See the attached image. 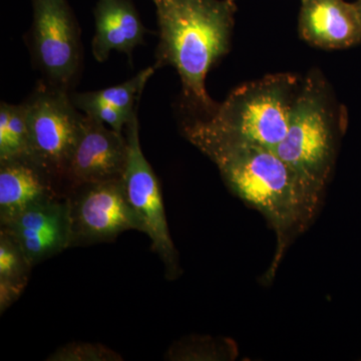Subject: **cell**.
<instances>
[{"label": "cell", "instance_id": "1", "mask_svg": "<svg viewBox=\"0 0 361 361\" xmlns=\"http://www.w3.org/2000/svg\"><path fill=\"white\" fill-rule=\"evenodd\" d=\"M183 135L219 169L233 193L262 214L277 237L267 277L274 276L289 241L303 232L295 180L275 149L213 134L190 122Z\"/></svg>", "mask_w": 361, "mask_h": 361}, {"label": "cell", "instance_id": "2", "mask_svg": "<svg viewBox=\"0 0 361 361\" xmlns=\"http://www.w3.org/2000/svg\"><path fill=\"white\" fill-rule=\"evenodd\" d=\"M232 0H158L155 2L160 37L156 68L177 71L183 94L211 114L216 104L209 97L206 78L231 44L236 6Z\"/></svg>", "mask_w": 361, "mask_h": 361}, {"label": "cell", "instance_id": "3", "mask_svg": "<svg viewBox=\"0 0 361 361\" xmlns=\"http://www.w3.org/2000/svg\"><path fill=\"white\" fill-rule=\"evenodd\" d=\"M337 120L326 84L317 75L304 80L288 130L275 152L295 180L303 231L322 202L336 161Z\"/></svg>", "mask_w": 361, "mask_h": 361}, {"label": "cell", "instance_id": "4", "mask_svg": "<svg viewBox=\"0 0 361 361\" xmlns=\"http://www.w3.org/2000/svg\"><path fill=\"white\" fill-rule=\"evenodd\" d=\"M300 85L290 73L266 75L237 87L208 118L192 123L213 134L275 149L288 130Z\"/></svg>", "mask_w": 361, "mask_h": 361}, {"label": "cell", "instance_id": "5", "mask_svg": "<svg viewBox=\"0 0 361 361\" xmlns=\"http://www.w3.org/2000/svg\"><path fill=\"white\" fill-rule=\"evenodd\" d=\"M23 106L30 133V158L66 196V174L82 134L85 114L75 108L68 90L44 82Z\"/></svg>", "mask_w": 361, "mask_h": 361}, {"label": "cell", "instance_id": "6", "mask_svg": "<svg viewBox=\"0 0 361 361\" xmlns=\"http://www.w3.org/2000/svg\"><path fill=\"white\" fill-rule=\"evenodd\" d=\"M30 49L45 84L68 90L82 63L80 32L68 0H32Z\"/></svg>", "mask_w": 361, "mask_h": 361}, {"label": "cell", "instance_id": "7", "mask_svg": "<svg viewBox=\"0 0 361 361\" xmlns=\"http://www.w3.org/2000/svg\"><path fill=\"white\" fill-rule=\"evenodd\" d=\"M137 113L125 130L128 142V161L123 182L126 195L141 224V232L148 235L155 253L165 265L166 277L174 279L179 274L178 253L171 239L161 199L158 178L140 142Z\"/></svg>", "mask_w": 361, "mask_h": 361}, {"label": "cell", "instance_id": "8", "mask_svg": "<svg viewBox=\"0 0 361 361\" xmlns=\"http://www.w3.org/2000/svg\"><path fill=\"white\" fill-rule=\"evenodd\" d=\"M66 200L70 210V247L111 242L129 230L141 231L123 179L80 185L66 194Z\"/></svg>", "mask_w": 361, "mask_h": 361}, {"label": "cell", "instance_id": "9", "mask_svg": "<svg viewBox=\"0 0 361 361\" xmlns=\"http://www.w3.org/2000/svg\"><path fill=\"white\" fill-rule=\"evenodd\" d=\"M128 161L125 134L85 115L66 180V196L73 188L123 179Z\"/></svg>", "mask_w": 361, "mask_h": 361}, {"label": "cell", "instance_id": "10", "mask_svg": "<svg viewBox=\"0 0 361 361\" xmlns=\"http://www.w3.org/2000/svg\"><path fill=\"white\" fill-rule=\"evenodd\" d=\"M1 229L13 236L30 265L70 248V210L66 197L26 209Z\"/></svg>", "mask_w": 361, "mask_h": 361}, {"label": "cell", "instance_id": "11", "mask_svg": "<svg viewBox=\"0 0 361 361\" xmlns=\"http://www.w3.org/2000/svg\"><path fill=\"white\" fill-rule=\"evenodd\" d=\"M299 32L323 49H342L361 42V20L355 4L344 0H301Z\"/></svg>", "mask_w": 361, "mask_h": 361}, {"label": "cell", "instance_id": "12", "mask_svg": "<svg viewBox=\"0 0 361 361\" xmlns=\"http://www.w3.org/2000/svg\"><path fill=\"white\" fill-rule=\"evenodd\" d=\"M66 197L30 158L0 161V225L8 224L30 207Z\"/></svg>", "mask_w": 361, "mask_h": 361}, {"label": "cell", "instance_id": "13", "mask_svg": "<svg viewBox=\"0 0 361 361\" xmlns=\"http://www.w3.org/2000/svg\"><path fill=\"white\" fill-rule=\"evenodd\" d=\"M94 16L92 51L99 63L113 51L123 52L130 59L135 47L144 44L147 30L130 0H97Z\"/></svg>", "mask_w": 361, "mask_h": 361}, {"label": "cell", "instance_id": "14", "mask_svg": "<svg viewBox=\"0 0 361 361\" xmlns=\"http://www.w3.org/2000/svg\"><path fill=\"white\" fill-rule=\"evenodd\" d=\"M32 268L18 242L0 230V312L4 313L20 298Z\"/></svg>", "mask_w": 361, "mask_h": 361}, {"label": "cell", "instance_id": "15", "mask_svg": "<svg viewBox=\"0 0 361 361\" xmlns=\"http://www.w3.org/2000/svg\"><path fill=\"white\" fill-rule=\"evenodd\" d=\"M30 157V133L23 104H0V161Z\"/></svg>", "mask_w": 361, "mask_h": 361}, {"label": "cell", "instance_id": "16", "mask_svg": "<svg viewBox=\"0 0 361 361\" xmlns=\"http://www.w3.org/2000/svg\"><path fill=\"white\" fill-rule=\"evenodd\" d=\"M155 70V66H149L123 84L90 92V96L115 106L127 116H133L139 109L142 90Z\"/></svg>", "mask_w": 361, "mask_h": 361}, {"label": "cell", "instance_id": "17", "mask_svg": "<svg viewBox=\"0 0 361 361\" xmlns=\"http://www.w3.org/2000/svg\"><path fill=\"white\" fill-rule=\"evenodd\" d=\"M71 97L78 110L82 111L85 115L94 116L121 134L125 133L126 127L134 116H127L115 106L94 99L90 96L89 92L73 94Z\"/></svg>", "mask_w": 361, "mask_h": 361}, {"label": "cell", "instance_id": "18", "mask_svg": "<svg viewBox=\"0 0 361 361\" xmlns=\"http://www.w3.org/2000/svg\"><path fill=\"white\" fill-rule=\"evenodd\" d=\"M51 361H120L122 356L103 344L71 342L47 358Z\"/></svg>", "mask_w": 361, "mask_h": 361}, {"label": "cell", "instance_id": "19", "mask_svg": "<svg viewBox=\"0 0 361 361\" xmlns=\"http://www.w3.org/2000/svg\"><path fill=\"white\" fill-rule=\"evenodd\" d=\"M355 6H356V8H357L358 13H360V20H361V0H357V1L355 2Z\"/></svg>", "mask_w": 361, "mask_h": 361}, {"label": "cell", "instance_id": "20", "mask_svg": "<svg viewBox=\"0 0 361 361\" xmlns=\"http://www.w3.org/2000/svg\"><path fill=\"white\" fill-rule=\"evenodd\" d=\"M152 1L154 2V4H155L156 1H158V0H152Z\"/></svg>", "mask_w": 361, "mask_h": 361}, {"label": "cell", "instance_id": "21", "mask_svg": "<svg viewBox=\"0 0 361 361\" xmlns=\"http://www.w3.org/2000/svg\"><path fill=\"white\" fill-rule=\"evenodd\" d=\"M232 1H235V0H232Z\"/></svg>", "mask_w": 361, "mask_h": 361}]
</instances>
